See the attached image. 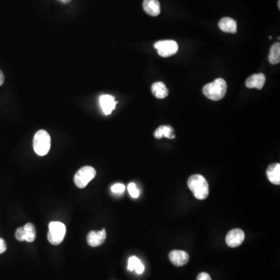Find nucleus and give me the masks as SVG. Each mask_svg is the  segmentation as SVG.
I'll return each instance as SVG.
<instances>
[{
  "mask_svg": "<svg viewBox=\"0 0 280 280\" xmlns=\"http://www.w3.org/2000/svg\"><path fill=\"white\" fill-rule=\"evenodd\" d=\"M188 186L195 197L198 200L207 198L209 193V184L201 174H193L188 181Z\"/></svg>",
  "mask_w": 280,
  "mask_h": 280,
  "instance_id": "obj_1",
  "label": "nucleus"
},
{
  "mask_svg": "<svg viewBox=\"0 0 280 280\" xmlns=\"http://www.w3.org/2000/svg\"><path fill=\"white\" fill-rule=\"evenodd\" d=\"M227 85L224 79L218 78L203 87L204 95L212 101H220L226 95Z\"/></svg>",
  "mask_w": 280,
  "mask_h": 280,
  "instance_id": "obj_2",
  "label": "nucleus"
},
{
  "mask_svg": "<svg viewBox=\"0 0 280 280\" xmlns=\"http://www.w3.org/2000/svg\"><path fill=\"white\" fill-rule=\"evenodd\" d=\"M34 152L37 155L45 156L51 147V137L45 130L37 131L33 141Z\"/></svg>",
  "mask_w": 280,
  "mask_h": 280,
  "instance_id": "obj_3",
  "label": "nucleus"
},
{
  "mask_svg": "<svg viewBox=\"0 0 280 280\" xmlns=\"http://www.w3.org/2000/svg\"><path fill=\"white\" fill-rule=\"evenodd\" d=\"M49 233L48 240L51 245H59L65 238V224L58 221H53L49 225Z\"/></svg>",
  "mask_w": 280,
  "mask_h": 280,
  "instance_id": "obj_4",
  "label": "nucleus"
},
{
  "mask_svg": "<svg viewBox=\"0 0 280 280\" xmlns=\"http://www.w3.org/2000/svg\"><path fill=\"white\" fill-rule=\"evenodd\" d=\"M95 169L90 166L81 168L74 176L75 185L79 189H84L96 177Z\"/></svg>",
  "mask_w": 280,
  "mask_h": 280,
  "instance_id": "obj_5",
  "label": "nucleus"
},
{
  "mask_svg": "<svg viewBox=\"0 0 280 280\" xmlns=\"http://www.w3.org/2000/svg\"><path fill=\"white\" fill-rule=\"evenodd\" d=\"M154 48L157 49L159 56L165 58L176 54L178 51V45L175 41L172 40L157 41L154 44Z\"/></svg>",
  "mask_w": 280,
  "mask_h": 280,
  "instance_id": "obj_6",
  "label": "nucleus"
},
{
  "mask_svg": "<svg viewBox=\"0 0 280 280\" xmlns=\"http://www.w3.org/2000/svg\"><path fill=\"white\" fill-rule=\"evenodd\" d=\"M36 234L35 226L31 223H28L23 227H19L16 230L15 237L17 241L31 243L35 240Z\"/></svg>",
  "mask_w": 280,
  "mask_h": 280,
  "instance_id": "obj_7",
  "label": "nucleus"
},
{
  "mask_svg": "<svg viewBox=\"0 0 280 280\" xmlns=\"http://www.w3.org/2000/svg\"><path fill=\"white\" fill-rule=\"evenodd\" d=\"M245 232L241 229H233L228 232L226 236V243L230 248H237L242 245L245 241Z\"/></svg>",
  "mask_w": 280,
  "mask_h": 280,
  "instance_id": "obj_8",
  "label": "nucleus"
},
{
  "mask_svg": "<svg viewBox=\"0 0 280 280\" xmlns=\"http://www.w3.org/2000/svg\"><path fill=\"white\" fill-rule=\"evenodd\" d=\"M106 230L104 228L103 230H99V231L92 230V231L89 232L87 237H86V240H87L88 245L95 248V247L101 246V245H103L106 240Z\"/></svg>",
  "mask_w": 280,
  "mask_h": 280,
  "instance_id": "obj_9",
  "label": "nucleus"
},
{
  "mask_svg": "<svg viewBox=\"0 0 280 280\" xmlns=\"http://www.w3.org/2000/svg\"><path fill=\"white\" fill-rule=\"evenodd\" d=\"M169 259L176 266H183L189 261V255L186 252L181 250L171 251L169 254Z\"/></svg>",
  "mask_w": 280,
  "mask_h": 280,
  "instance_id": "obj_10",
  "label": "nucleus"
},
{
  "mask_svg": "<svg viewBox=\"0 0 280 280\" xmlns=\"http://www.w3.org/2000/svg\"><path fill=\"white\" fill-rule=\"evenodd\" d=\"M117 101L114 100V97L109 94H105L100 97V105L102 109L103 112L106 115L112 114L113 110L115 109Z\"/></svg>",
  "mask_w": 280,
  "mask_h": 280,
  "instance_id": "obj_11",
  "label": "nucleus"
},
{
  "mask_svg": "<svg viewBox=\"0 0 280 280\" xmlns=\"http://www.w3.org/2000/svg\"><path fill=\"white\" fill-rule=\"evenodd\" d=\"M265 76L263 73L253 74L247 79L245 81V85L248 88H256L258 90H261L263 88L265 84Z\"/></svg>",
  "mask_w": 280,
  "mask_h": 280,
  "instance_id": "obj_12",
  "label": "nucleus"
},
{
  "mask_svg": "<svg viewBox=\"0 0 280 280\" xmlns=\"http://www.w3.org/2000/svg\"><path fill=\"white\" fill-rule=\"evenodd\" d=\"M268 179L273 185H280V164L276 163L269 165L266 170Z\"/></svg>",
  "mask_w": 280,
  "mask_h": 280,
  "instance_id": "obj_13",
  "label": "nucleus"
},
{
  "mask_svg": "<svg viewBox=\"0 0 280 280\" xmlns=\"http://www.w3.org/2000/svg\"><path fill=\"white\" fill-rule=\"evenodd\" d=\"M219 28L222 31L235 34L237 33V25L236 21L230 17H224L219 22Z\"/></svg>",
  "mask_w": 280,
  "mask_h": 280,
  "instance_id": "obj_14",
  "label": "nucleus"
},
{
  "mask_svg": "<svg viewBox=\"0 0 280 280\" xmlns=\"http://www.w3.org/2000/svg\"><path fill=\"white\" fill-rule=\"evenodd\" d=\"M144 10L152 17H157L161 13V5L158 0H144Z\"/></svg>",
  "mask_w": 280,
  "mask_h": 280,
  "instance_id": "obj_15",
  "label": "nucleus"
},
{
  "mask_svg": "<svg viewBox=\"0 0 280 280\" xmlns=\"http://www.w3.org/2000/svg\"><path fill=\"white\" fill-rule=\"evenodd\" d=\"M154 137L158 140L163 137H166L169 140H173L175 138V133H174V129L170 125H161L156 129L154 132Z\"/></svg>",
  "mask_w": 280,
  "mask_h": 280,
  "instance_id": "obj_16",
  "label": "nucleus"
},
{
  "mask_svg": "<svg viewBox=\"0 0 280 280\" xmlns=\"http://www.w3.org/2000/svg\"><path fill=\"white\" fill-rule=\"evenodd\" d=\"M152 93L158 99H164L169 94L166 85L163 82H156L152 85Z\"/></svg>",
  "mask_w": 280,
  "mask_h": 280,
  "instance_id": "obj_17",
  "label": "nucleus"
},
{
  "mask_svg": "<svg viewBox=\"0 0 280 280\" xmlns=\"http://www.w3.org/2000/svg\"><path fill=\"white\" fill-rule=\"evenodd\" d=\"M127 269L128 270L131 271V272L132 271H136V273L139 275L142 274L144 270H145L143 264L136 256H132V257L129 258Z\"/></svg>",
  "mask_w": 280,
  "mask_h": 280,
  "instance_id": "obj_18",
  "label": "nucleus"
},
{
  "mask_svg": "<svg viewBox=\"0 0 280 280\" xmlns=\"http://www.w3.org/2000/svg\"><path fill=\"white\" fill-rule=\"evenodd\" d=\"M269 61L271 64L276 65L280 62V44L279 42L271 47L269 51Z\"/></svg>",
  "mask_w": 280,
  "mask_h": 280,
  "instance_id": "obj_19",
  "label": "nucleus"
},
{
  "mask_svg": "<svg viewBox=\"0 0 280 280\" xmlns=\"http://www.w3.org/2000/svg\"><path fill=\"white\" fill-rule=\"evenodd\" d=\"M128 191L133 198H137L140 196V191L137 189L136 184L133 183V182L128 185Z\"/></svg>",
  "mask_w": 280,
  "mask_h": 280,
  "instance_id": "obj_20",
  "label": "nucleus"
},
{
  "mask_svg": "<svg viewBox=\"0 0 280 280\" xmlns=\"http://www.w3.org/2000/svg\"><path fill=\"white\" fill-rule=\"evenodd\" d=\"M125 189V186L123 184H114V185H112V193H115V194H120V193H124Z\"/></svg>",
  "mask_w": 280,
  "mask_h": 280,
  "instance_id": "obj_21",
  "label": "nucleus"
},
{
  "mask_svg": "<svg viewBox=\"0 0 280 280\" xmlns=\"http://www.w3.org/2000/svg\"><path fill=\"white\" fill-rule=\"evenodd\" d=\"M6 249H7V245H6V241L0 237V254H2L6 252Z\"/></svg>",
  "mask_w": 280,
  "mask_h": 280,
  "instance_id": "obj_22",
  "label": "nucleus"
},
{
  "mask_svg": "<svg viewBox=\"0 0 280 280\" xmlns=\"http://www.w3.org/2000/svg\"><path fill=\"white\" fill-rule=\"evenodd\" d=\"M197 280H212V279L208 273H201L198 274Z\"/></svg>",
  "mask_w": 280,
  "mask_h": 280,
  "instance_id": "obj_23",
  "label": "nucleus"
},
{
  "mask_svg": "<svg viewBox=\"0 0 280 280\" xmlns=\"http://www.w3.org/2000/svg\"><path fill=\"white\" fill-rule=\"evenodd\" d=\"M4 81H5V77H4L3 73H2V70H0V86L3 84Z\"/></svg>",
  "mask_w": 280,
  "mask_h": 280,
  "instance_id": "obj_24",
  "label": "nucleus"
},
{
  "mask_svg": "<svg viewBox=\"0 0 280 280\" xmlns=\"http://www.w3.org/2000/svg\"><path fill=\"white\" fill-rule=\"evenodd\" d=\"M60 2H63V3H68V2H70L71 0H58Z\"/></svg>",
  "mask_w": 280,
  "mask_h": 280,
  "instance_id": "obj_25",
  "label": "nucleus"
},
{
  "mask_svg": "<svg viewBox=\"0 0 280 280\" xmlns=\"http://www.w3.org/2000/svg\"><path fill=\"white\" fill-rule=\"evenodd\" d=\"M278 6H279V8H280V0H279V1H278Z\"/></svg>",
  "mask_w": 280,
  "mask_h": 280,
  "instance_id": "obj_26",
  "label": "nucleus"
}]
</instances>
